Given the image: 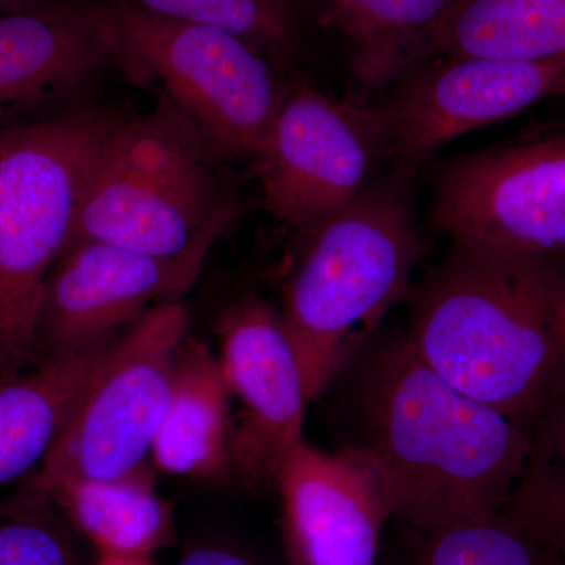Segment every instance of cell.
I'll return each mask as SVG.
<instances>
[{
    "label": "cell",
    "mask_w": 565,
    "mask_h": 565,
    "mask_svg": "<svg viewBox=\"0 0 565 565\" xmlns=\"http://www.w3.org/2000/svg\"><path fill=\"white\" fill-rule=\"evenodd\" d=\"M321 397L337 452L373 476L393 522L435 526L503 511L522 475L530 430L446 382L404 330L379 332Z\"/></svg>",
    "instance_id": "cell-1"
},
{
    "label": "cell",
    "mask_w": 565,
    "mask_h": 565,
    "mask_svg": "<svg viewBox=\"0 0 565 565\" xmlns=\"http://www.w3.org/2000/svg\"><path fill=\"white\" fill-rule=\"evenodd\" d=\"M564 259L452 244L412 296L408 344L471 399L533 426L565 386Z\"/></svg>",
    "instance_id": "cell-2"
},
{
    "label": "cell",
    "mask_w": 565,
    "mask_h": 565,
    "mask_svg": "<svg viewBox=\"0 0 565 565\" xmlns=\"http://www.w3.org/2000/svg\"><path fill=\"white\" fill-rule=\"evenodd\" d=\"M228 159L162 95L104 145L71 239L206 262L243 207Z\"/></svg>",
    "instance_id": "cell-3"
},
{
    "label": "cell",
    "mask_w": 565,
    "mask_h": 565,
    "mask_svg": "<svg viewBox=\"0 0 565 565\" xmlns=\"http://www.w3.org/2000/svg\"><path fill=\"white\" fill-rule=\"evenodd\" d=\"M408 178L374 181L311 232L285 289L281 319L316 403L381 332L423 253Z\"/></svg>",
    "instance_id": "cell-4"
},
{
    "label": "cell",
    "mask_w": 565,
    "mask_h": 565,
    "mask_svg": "<svg viewBox=\"0 0 565 565\" xmlns=\"http://www.w3.org/2000/svg\"><path fill=\"white\" fill-rule=\"evenodd\" d=\"M122 118L107 107L76 106L0 129V384L35 366L44 286Z\"/></svg>",
    "instance_id": "cell-5"
},
{
    "label": "cell",
    "mask_w": 565,
    "mask_h": 565,
    "mask_svg": "<svg viewBox=\"0 0 565 565\" xmlns=\"http://www.w3.org/2000/svg\"><path fill=\"white\" fill-rule=\"evenodd\" d=\"M106 2L121 68L161 85L162 95L226 158L253 161L288 87L280 68L233 33Z\"/></svg>",
    "instance_id": "cell-6"
},
{
    "label": "cell",
    "mask_w": 565,
    "mask_h": 565,
    "mask_svg": "<svg viewBox=\"0 0 565 565\" xmlns=\"http://www.w3.org/2000/svg\"><path fill=\"white\" fill-rule=\"evenodd\" d=\"M188 329L180 300L141 316L114 344L68 426L22 487L41 492L65 479L117 478L147 463Z\"/></svg>",
    "instance_id": "cell-7"
},
{
    "label": "cell",
    "mask_w": 565,
    "mask_h": 565,
    "mask_svg": "<svg viewBox=\"0 0 565 565\" xmlns=\"http://www.w3.org/2000/svg\"><path fill=\"white\" fill-rule=\"evenodd\" d=\"M433 218L452 244L565 262V120L446 162Z\"/></svg>",
    "instance_id": "cell-8"
},
{
    "label": "cell",
    "mask_w": 565,
    "mask_h": 565,
    "mask_svg": "<svg viewBox=\"0 0 565 565\" xmlns=\"http://www.w3.org/2000/svg\"><path fill=\"white\" fill-rule=\"evenodd\" d=\"M253 162L264 210L311 233L377 181L388 162L384 122L375 104L292 79Z\"/></svg>",
    "instance_id": "cell-9"
},
{
    "label": "cell",
    "mask_w": 565,
    "mask_h": 565,
    "mask_svg": "<svg viewBox=\"0 0 565 565\" xmlns=\"http://www.w3.org/2000/svg\"><path fill=\"white\" fill-rule=\"evenodd\" d=\"M557 95H565V58L515 62L465 55L412 66L375 106L393 172L412 177L465 134L514 118Z\"/></svg>",
    "instance_id": "cell-10"
},
{
    "label": "cell",
    "mask_w": 565,
    "mask_h": 565,
    "mask_svg": "<svg viewBox=\"0 0 565 565\" xmlns=\"http://www.w3.org/2000/svg\"><path fill=\"white\" fill-rule=\"evenodd\" d=\"M203 264L204 259H159L99 241L71 239L44 286L36 363L114 344L152 307L188 292Z\"/></svg>",
    "instance_id": "cell-11"
},
{
    "label": "cell",
    "mask_w": 565,
    "mask_h": 565,
    "mask_svg": "<svg viewBox=\"0 0 565 565\" xmlns=\"http://www.w3.org/2000/svg\"><path fill=\"white\" fill-rule=\"evenodd\" d=\"M218 362L239 414L233 418L232 475L273 482L282 457L305 440L307 405L299 359L281 315L259 297L230 305L217 322Z\"/></svg>",
    "instance_id": "cell-12"
},
{
    "label": "cell",
    "mask_w": 565,
    "mask_h": 565,
    "mask_svg": "<svg viewBox=\"0 0 565 565\" xmlns=\"http://www.w3.org/2000/svg\"><path fill=\"white\" fill-rule=\"evenodd\" d=\"M111 65L120 44L106 0L0 14V129L79 106L71 99Z\"/></svg>",
    "instance_id": "cell-13"
},
{
    "label": "cell",
    "mask_w": 565,
    "mask_h": 565,
    "mask_svg": "<svg viewBox=\"0 0 565 565\" xmlns=\"http://www.w3.org/2000/svg\"><path fill=\"white\" fill-rule=\"evenodd\" d=\"M275 486L291 565H379L393 512L362 465L302 440L282 457Z\"/></svg>",
    "instance_id": "cell-14"
},
{
    "label": "cell",
    "mask_w": 565,
    "mask_h": 565,
    "mask_svg": "<svg viewBox=\"0 0 565 565\" xmlns=\"http://www.w3.org/2000/svg\"><path fill=\"white\" fill-rule=\"evenodd\" d=\"M232 403L218 356L188 334L177 352L169 404L152 441L156 468L211 481L232 475Z\"/></svg>",
    "instance_id": "cell-15"
},
{
    "label": "cell",
    "mask_w": 565,
    "mask_h": 565,
    "mask_svg": "<svg viewBox=\"0 0 565 565\" xmlns=\"http://www.w3.org/2000/svg\"><path fill=\"white\" fill-rule=\"evenodd\" d=\"M114 344L43 360L0 384V487L24 481L44 462Z\"/></svg>",
    "instance_id": "cell-16"
},
{
    "label": "cell",
    "mask_w": 565,
    "mask_h": 565,
    "mask_svg": "<svg viewBox=\"0 0 565 565\" xmlns=\"http://www.w3.org/2000/svg\"><path fill=\"white\" fill-rule=\"evenodd\" d=\"M41 493L95 553L154 556L177 535L172 505L148 462L117 478L65 479Z\"/></svg>",
    "instance_id": "cell-17"
},
{
    "label": "cell",
    "mask_w": 565,
    "mask_h": 565,
    "mask_svg": "<svg viewBox=\"0 0 565 565\" xmlns=\"http://www.w3.org/2000/svg\"><path fill=\"white\" fill-rule=\"evenodd\" d=\"M465 55L564 61L565 0H455L427 41L422 62Z\"/></svg>",
    "instance_id": "cell-18"
},
{
    "label": "cell",
    "mask_w": 565,
    "mask_h": 565,
    "mask_svg": "<svg viewBox=\"0 0 565 565\" xmlns=\"http://www.w3.org/2000/svg\"><path fill=\"white\" fill-rule=\"evenodd\" d=\"M455 0H326L323 22L351 46L356 79L393 85L423 61L427 41Z\"/></svg>",
    "instance_id": "cell-19"
},
{
    "label": "cell",
    "mask_w": 565,
    "mask_h": 565,
    "mask_svg": "<svg viewBox=\"0 0 565 565\" xmlns=\"http://www.w3.org/2000/svg\"><path fill=\"white\" fill-rule=\"evenodd\" d=\"M390 526L379 565H565L501 511L445 525Z\"/></svg>",
    "instance_id": "cell-20"
},
{
    "label": "cell",
    "mask_w": 565,
    "mask_h": 565,
    "mask_svg": "<svg viewBox=\"0 0 565 565\" xmlns=\"http://www.w3.org/2000/svg\"><path fill=\"white\" fill-rule=\"evenodd\" d=\"M501 512L565 563V386L530 427L522 475Z\"/></svg>",
    "instance_id": "cell-21"
},
{
    "label": "cell",
    "mask_w": 565,
    "mask_h": 565,
    "mask_svg": "<svg viewBox=\"0 0 565 565\" xmlns=\"http://www.w3.org/2000/svg\"><path fill=\"white\" fill-rule=\"evenodd\" d=\"M169 20L233 33L258 47L280 70L300 44L296 0H114Z\"/></svg>",
    "instance_id": "cell-22"
},
{
    "label": "cell",
    "mask_w": 565,
    "mask_h": 565,
    "mask_svg": "<svg viewBox=\"0 0 565 565\" xmlns=\"http://www.w3.org/2000/svg\"><path fill=\"white\" fill-rule=\"evenodd\" d=\"M77 539L44 493L21 487L0 500V565H90Z\"/></svg>",
    "instance_id": "cell-23"
},
{
    "label": "cell",
    "mask_w": 565,
    "mask_h": 565,
    "mask_svg": "<svg viewBox=\"0 0 565 565\" xmlns=\"http://www.w3.org/2000/svg\"><path fill=\"white\" fill-rule=\"evenodd\" d=\"M177 565H274L250 550L230 542L210 541L189 546Z\"/></svg>",
    "instance_id": "cell-24"
},
{
    "label": "cell",
    "mask_w": 565,
    "mask_h": 565,
    "mask_svg": "<svg viewBox=\"0 0 565 565\" xmlns=\"http://www.w3.org/2000/svg\"><path fill=\"white\" fill-rule=\"evenodd\" d=\"M90 565H156L154 556L125 553H95Z\"/></svg>",
    "instance_id": "cell-25"
},
{
    "label": "cell",
    "mask_w": 565,
    "mask_h": 565,
    "mask_svg": "<svg viewBox=\"0 0 565 565\" xmlns=\"http://www.w3.org/2000/svg\"><path fill=\"white\" fill-rule=\"evenodd\" d=\"M52 0H0V14L20 13V11H28L39 9L41 6Z\"/></svg>",
    "instance_id": "cell-26"
},
{
    "label": "cell",
    "mask_w": 565,
    "mask_h": 565,
    "mask_svg": "<svg viewBox=\"0 0 565 565\" xmlns=\"http://www.w3.org/2000/svg\"><path fill=\"white\" fill-rule=\"evenodd\" d=\"M557 326H559V333L565 344V280L563 289H561L559 302H557Z\"/></svg>",
    "instance_id": "cell-27"
}]
</instances>
